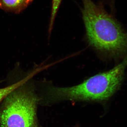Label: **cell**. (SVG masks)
<instances>
[{"label": "cell", "instance_id": "obj_1", "mask_svg": "<svg viewBox=\"0 0 127 127\" xmlns=\"http://www.w3.org/2000/svg\"><path fill=\"white\" fill-rule=\"evenodd\" d=\"M82 1L83 20L89 44L108 57L118 59L127 56V32L122 23L101 2Z\"/></svg>", "mask_w": 127, "mask_h": 127}, {"label": "cell", "instance_id": "obj_2", "mask_svg": "<svg viewBox=\"0 0 127 127\" xmlns=\"http://www.w3.org/2000/svg\"><path fill=\"white\" fill-rule=\"evenodd\" d=\"M127 60L107 71L90 77L71 87L53 86L47 88L51 101L68 100L102 101L107 100L118 90L124 76Z\"/></svg>", "mask_w": 127, "mask_h": 127}, {"label": "cell", "instance_id": "obj_3", "mask_svg": "<svg viewBox=\"0 0 127 127\" xmlns=\"http://www.w3.org/2000/svg\"><path fill=\"white\" fill-rule=\"evenodd\" d=\"M30 80L4 99L0 108V127H37L39 98Z\"/></svg>", "mask_w": 127, "mask_h": 127}, {"label": "cell", "instance_id": "obj_4", "mask_svg": "<svg viewBox=\"0 0 127 127\" xmlns=\"http://www.w3.org/2000/svg\"><path fill=\"white\" fill-rule=\"evenodd\" d=\"M33 0H0V9L6 12L19 14L31 4Z\"/></svg>", "mask_w": 127, "mask_h": 127}, {"label": "cell", "instance_id": "obj_5", "mask_svg": "<svg viewBox=\"0 0 127 127\" xmlns=\"http://www.w3.org/2000/svg\"><path fill=\"white\" fill-rule=\"evenodd\" d=\"M35 74V73L34 72L32 73H31L26 77L23 78L20 81L7 87L0 88V102L3 101L7 95H9L16 89L18 88V87L20 86L25 83L31 80L32 78Z\"/></svg>", "mask_w": 127, "mask_h": 127}, {"label": "cell", "instance_id": "obj_6", "mask_svg": "<svg viewBox=\"0 0 127 127\" xmlns=\"http://www.w3.org/2000/svg\"><path fill=\"white\" fill-rule=\"evenodd\" d=\"M62 0H52L51 12L49 22V32H51L53 28L55 18L56 17Z\"/></svg>", "mask_w": 127, "mask_h": 127}, {"label": "cell", "instance_id": "obj_7", "mask_svg": "<svg viewBox=\"0 0 127 127\" xmlns=\"http://www.w3.org/2000/svg\"><path fill=\"white\" fill-rule=\"evenodd\" d=\"M116 0H100V2L103 5H107L109 6L111 10V14L114 15L116 12L115 7V2Z\"/></svg>", "mask_w": 127, "mask_h": 127}, {"label": "cell", "instance_id": "obj_8", "mask_svg": "<svg viewBox=\"0 0 127 127\" xmlns=\"http://www.w3.org/2000/svg\"><path fill=\"white\" fill-rule=\"evenodd\" d=\"M78 127V126H77V127Z\"/></svg>", "mask_w": 127, "mask_h": 127}]
</instances>
